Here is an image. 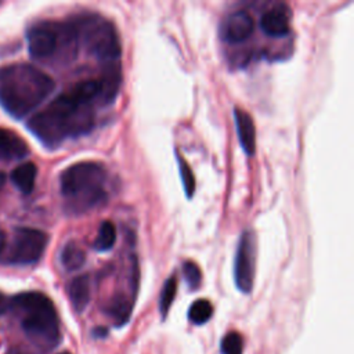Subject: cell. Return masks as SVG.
<instances>
[{"label":"cell","mask_w":354,"mask_h":354,"mask_svg":"<svg viewBox=\"0 0 354 354\" xmlns=\"http://www.w3.org/2000/svg\"><path fill=\"white\" fill-rule=\"evenodd\" d=\"M94 126V111L90 102L72 91L55 97L28 123L29 130L46 145H58L69 137L87 134Z\"/></svg>","instance_id":"obj_1"},{"label":"cell","mask_w":354,"mask_h":354,"mask_svg":"<svg viewBox=\"0 0 354 354\" xmlns=\"http://www.w3.org/2000/svg\"><path fill=\"white\" fill-rule=\"evenodd\" d=\"M54 80L29 64L0 68V104L14 118H24L54 90Z\"/></svg>","instance_id":"obj_2"},{"label":"cell","mask_w":354,"mask_h":354,"mask_svg":"<svg viewBox=\"0 0 354 354\" xmlns=\"http://www.w3.org/2000/svg\"><path fill=\"white\" fill-rule=\"evenodd\" d=\"M105 180L106 170L97 162H79L65 169L59 176V185L68 207L82 213L102 206L108 201Z\"/></svg>","instance_id":"obj_3"},{"label":"cell","mask_w":354,"mask_h":354,"mask_svg":"<svg viewBox=\"0 0 354 354\" xmlns=\"http://www.w3.org/2000/svg\"><path fill=\"white\" fill-rule=\"evenodd\" d=\"M11 304L22 313V330L36 347L50 350L59 343L58 315L53 301L44 293L24 292L17 295Z\"/></svg>","instance_id":"obj_4"},{"label":"cell","mask_w":354,"mask_h":354,"mask_svg":"<svg viewBox=\"0 0 354 354\" xmlns=\"http://www.w3.org/2000/svg\"><path fill=\"white\" fill-rule=\"evenodd\" d=\"M73 25L77 37L80 36L83 39L91 55L105 62H112L120 57V40L112 22L97 14H88Z\"/></svg>","instance_id":"obj_5"},{"label":"cell","mask_w":354,"mask_h":354,"mask_svg":"<svg viewBox=\"0 0 354 354\" xmlns=\"http://www.w3.org/2000/svg\"><path fill=\"white\" fill-rule=\"evenodd\" d=\"M47 242V234L40 230L28 227L17 228L8 253V261L14 264L36 263L41 257Z\"/></svg>","instance_id":"obj_6"},{"label":"cell","mask_w":354,"mask_h":354,"mask_svg":"<svg viewBox=\"0 0 354 354\" xmlns=\"http://www.w3.org/2000/svg\"><path fill=\"white\" fill-rule=\"evenodd\" d=\"M256 263V239L252 231L242 232L234 263V279L242 293H249L253 288Z\"/></svg>","instance_id":"obj_7"},{"label":"cell","mask_w":354,"mask_h":354,"mask_svg":"<svg viewBox=\"0 0 354 354\" xmlns=\"http://www.w3.org/2000/svg\"><path fill=\"white\" fill-rule=\"evenodd\" d=\"M59 29L61 25L48 22H43L30 28L26 35L30 55L39 59L51 57L58 47Z\"/></svg>","instance_id":"obj_8"},{"label":"cell","mask_w":354,"mask_h":354,"mask_svg":"<svg viewBox=\"0 0 354 354\" xmlns=\"http://www.w3.org/2000/svg\"><path fill=\"white\" fill-rule=\"evenodd\" d=\"M254 29V21L248 11H235L224 21L223 37L231 43H241L249 39Z\"/></svg>","instance_id":"obj_9"},{"label":"cell","mask_w":354,"mask_h":354,"mask_svg":"<svg viewBox=\"0 0 354 354\" xmlns=\"http://www.w3.org/2000/svg\"><path fill=\"white\" fill-rule=\"evenodd\" d=\"M234 119H235V126H236V133H238L241 147L248 156H252L256 152L254 122L252 116L241 108L234 109Z\"/></svg>","instance_id":"obj_10"},{"label":"cell","mask_w":354,"mask_h":354,"mask_svg":"<svg viewBox=\"0 0 354 354\" xmlns=\"http://www.w3.org/2000/svg\"><path fill=\"white\" fill-rule=\"evenodd\" d=\"M260 28L267 36L282 37L288 35L290 29V22L286 10L275 7L266 11L260 19Z\"/></svg>","instance_id":"obj_11"},{"label":"cell","mask_w":354,"mask_h":354,"mask_svg":"<svg viewBox=\"0 0 354 354\" xmlns=\"http://www.w3.org/2000/svg\"><path fill=\"white\" fill-rule=\"evenodd\" d=\"M29 152L26 142L14 131L0 127V160L21 159Z\"/></svg>","instance_id":"obj_12"},{"label":"cell","mask_w":354,"mask_h":354,"mask_svg":"<svg viewBox=\"0 0 354 354\" xmlns=\"http://www.w3.org/2000/svg\"><path fill=\"white\" fill-rule=\"evenodd\" d=\"M68 296L76 313H83L90 301V279L87 275L73 278L68 285Z\"/></svg>","instance_id":"obj_13"},{"label":"cell","mask_w":354,"mask_h":354,"mask_svg":"<svg viewBox=\"0 0 354 354\" xmlns=\"http://www.w3.org/2000/svg\"><path fill=\"white\" fill-rule=\"evenodd\" d=\"M100 98L102 102H111L118 94L120 86V71L118 65H108L100 77Z\"/></svg>","instance_id":"obj_14"},{"label":"cell","mask_w":354,"mask_h":354,"mask_svg":"<svg viewBox=\"0 0 354 354\" xmlns=\"http://www.w3.org/2000/svg\"><path fill=\"white\" fill-rule=\"evenodd\" d=\"M36 176H37L36 165L33 162H26L17 166L11 171V181L21 192L29 194L35 187Z\"/></svg>","instance_id":"obj_15"},{"label":"cell","mask_w":354,"mask_h":354,"mask_svg":"<svg viewBox=\"0 0 354 354\" xmlns=\"http://www.w3.org/2000/svg\"><path fill=\"white\" fill-rule=\"evenodd\" d=\"M133 310V303L130 299H127L124 295H116L111 299L108 307H106V314L113 319L115 325L120 326L124 325Z\"/></svg>","instance_id":"obj_16"},{"label":"cell","mask_w":354,"mask_h":354,"mask_svg":"<svg viewBox=\"0 0 354 354\" xmlns=\"http://www.w3.org/2000/svg\"><path fill=\"white\" fill-rule=\"evenodd\" d=\"M86 261L84 250L75 242H68L61 252V263L66 271L79 270Z\"/></svg>","instance_id":"obj_17"},{"label":"cell","mask_w":354,"mask_h":354,"mask_svg":"<svg viewBox=\"0 0 354 354\" xmlns=\"http://www.w3.org/2000/svg\"><path fill=\"white\" fill-rule=\"evenodd\" d=\"M116 242V227L112 221L105 220L98 230V234L94 239V249L98 252H106L113 248Z\"/></svg>","instance_id":"obj_18"},{"label":"cell","mask_w":354,"mask_h":354,"mask_svg":"<svg viewBox=\"0 0 354 354\" xmlns=\"http://www.w3.org/2000/svg\"><path fill=\"white\" fill-rule=\"evenodd\" d=\"M213 315V306L209 300L206 299H199L195 300L189 310H188V318L191 319V322H194L195 325H202L206 324Z\"/></svg>","instance_id":"obj_19"},{"label":"cell","mask_w":354,"mask_h":354,"mask_svg":"<svg viewBox=\"0 0 354 354\" xmlns=\"http://www.w3.org/2000/svg\"><path fill=\"white\" fill-rule=\"evenodd\" d=\"M176 159L178 162V167H180V176H181V181L185 189V195L188 198H191L194 195L195 191V176L192 169L189 167V165L187 163V160L181 156V153L178 151H176Z\"/></svg>","instance_id":"obj_20"},{"label":"cell","mask_w":354,"mask_h":354,"mask_svg":"<svg viewBox=\"0 0 354 354\" xmlns=\"http://www.w3.org/2000/svg\"><path fill=\"white\" fill-rule=\"evenodd\" d=\"M176 292H177V279L174 277H170L165 282L162 292H160V299H159V310H160V314L163 318L166 317V314L176 297Z\"/></svg>","instance_id":"obj_21"},{"label":"cell","mask_w":354,"mask_h":354,"mask_svg":"<svg viewBox=\"0 0 354 354\" xmlns=\"http://www.w3.org/2000/svg\"><path fill=\"white\" fill-rule=\"evenodd\" d=\"M183 274H184V279H185L188 288L191 290H196L202 281V272H201L199 266L195 261L188 260L183 266Z\"/></svg>","instance_id":"obj_22"},{"label":"cell","mask_w":354,"mask_h":354,"mask_svg":"<svg viewBox=\"0 0 354 354\" xmlns=\"http://www.w3.org/2000/svg\"><path fill=\"white\" fill-rule=\"evenodd\" d=\"M243 340L238 332H228L221 340V353L223 354H242Z\"/></svg>","instance_id":"obj_23"},{"label":"cell","mask_w":354,"mask_h":354,"mask_svg":"<svg viewBox=\"0 0 354 354\" xmlns=\"http://www.w3.org/2000/svg\"><path fill=\"white\" fill-rule=\"evenodd\" d=\"M7 307H8V300H7V297L0 292V315L7 310Z\"/></svg>","instance_id":"obj_24"},{"label":"cell","mask_w":354,"mask_h":354,"mask_svg":"<svg viewBox=\"0 0 354 354\" xmlns=\"http://www.w3.org/2000/svg\"><path fill=\"white\" fill-rule=\"evenodd\" d=\"M4 246H6V234L3 230H0V253L3 252Z\"/></svg>","instance_id":"obj_25"},{"label":"cell","mask_w":354,"mask_h":354,"mask_svg":"<svg viewBox=\"0 0 354 354\" xmlns=\"http://www.w3.org/2000/svg\"><path fill=\"white\" fill-rule=\"evenodd\" d=\"M6 180H7V176L4 171H0V191L3 189L4 184H6Z\"/></svg>","instance_id":"obj_26"},{"label":"cell","mask_w":354,"mask_h":354,"mask_svg":"<svg viewBox=\"0 0 354 354\" xmlns=\"http://www.w3.org/2000/svg\"><path fill=\"white\" fill-rule=\"evenodd\" d=\"M6 354H26L24 350H21V348H17V347H14V348H10Z\"/></svg>","instance_id":"obj_27"},{"label":"cell","mask_w":354,"mask_h":354,"mask_svg":"<svg viewBox=\"0 0 354 354\" xmlns=\"http://www.w3.org/2000/svg\"><path fill=\"white\" fill-rule=\"evenodd\" d=\"M59 354H69V353H59Z\"/></svg>","instance_id":"obj_28"}]
</instances>
